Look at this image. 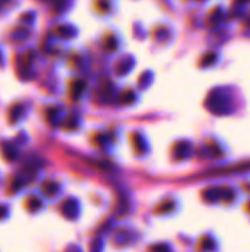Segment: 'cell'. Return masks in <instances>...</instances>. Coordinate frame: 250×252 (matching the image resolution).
<instances>
[{
	"label": "cell",
	"mask_w": 250,
	"mask_h": 252,
	"mask_svg": "<svg viewBox=\"0 0 250 252\" xmlns=\"http://www.w3.org/2000/svg\"><path fill=\"white\" fill-rule=\"evenodd\" d=\"M240 3H248V1H250V0H239Z\"/></svg>",
	"instance_id": "6da1fadb"
}]
</instances>
